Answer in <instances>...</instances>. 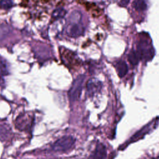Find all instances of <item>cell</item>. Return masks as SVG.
I'll list each match as a JSON object with an SVG mask.
<instances>
[{"label":"cell","mask_w":159,"mask_h":159,"mask_svg":"<svg viewBox=\"0 0 159 159\" xmlns=\"http://www.w3.org/2000/svg\"><path fill=\"white\" fill-rule=\"evenodd\" d=\"M140 59H143L146 61L151 60L155 54L154 49L149 41L145 38L140 40L137 45V50H136Z\"/></svg>","instance_id":"1"},{"label":"cell","mask_w":159,"mask_h":159,"mask_svg":"<svg viewBox=\"0 0 159 159\" xmlns=\"http://www.w3.org/2000/svg\"><path fill=\"white\" fill-rule=\"evenodd\" d=\"M84 78L85 76L84 75H79L73 80L68 93L70 101H75L80 98Z\"/></svg>","instance_id":"2"},{"label":"cell","mask_w":159,"mask_h":159,"mask_svg":"<svg viewBox=\"0 0 159 159\" xmlns=\"http://www.w3.org/2000/svg\"><path fill=\"white\" fill-rule=\"evenodd\" d=\"M75 142V139L71 135L63 136L56 140L52 148L55 152H65L70 149Z\"/></svg>","instance_id":"3"},{"label":"cell","mask_w":159,"mask_h":159,"mask_svg":"<svg viewBox=\"0 0 159 159\" xmlns=\"http://www.w3.org/2000/svg\"><path fill=\"white\" fill-rule=\"evenodd\" d=\"M85 29L81 22H68L66 25L65 32L70 37L76 38L82 35L84 32Z\"/></svg>","instance_id":"4"},{"label":"cell","mask_w":159,"mask_h":159,"mask_svg":"<svg viewBox=\"0 0 159 159\" xmlns=\"http://www.w3.org/2000/svg\"><path fill=\"white\" fill-rule=\"evenodd\" d=\"M158 119H155L152 120L150 123L147 124L145 126H143L142 129H140L139 131H137L135 134H134L128 140L127 144H129L132 142H135L141 139H142L146 134L149 133L152 129L155 128V126L157 124Z\"/></svg>","instance_id":"5"},{"label":"cell","mask_w":159,"mask_h":159,"mask_svg":"<svg viewBox=\"0 0 159 159\" xmlns=\"http://www.w3.org/2000/svg\"><path fill=\"white\" fill-rule=\"evenodd\" d=\"M63 50H60V54L61 59L66 65L74 66L78 64L79 60L77 55L72 51L63 48Z\"/></svg>","instance_id":"6"},{"label":"cell","mask_w":159,"mask_h":159,"mask_svg":"<svg viewBox=\"0 0 159 159\" xmlns=\"http://www.w3.org/2000/svg\"><path fill=\"white\" fill-rule=\"evenodd\" d=\"M32 117L29 114H22L16 119V125L17 128L21 130L29 129L32 124Z\"/></svg>","instance_id":"7"},{"label":"cell","mask_w":159,"mask_h":159,"mask_svg":"<svg viewBox=\"0 0 159 159\" xmlns=\"http://www.w3.org/2000/svg\"><path fill=\"white\" fill-rule=\"evenodd\" d=\"M107 156V150L106 146L99 143H98L94 151L89 155L88 159H106Z\"/></svg>","instance_id":"8"},{"label":"cell","mask_w":159,"mask_h":159,"mask_svg":"<svg viewBox=\"0 0 159 159\" xmlns=\"http://www.w3.org/2000/svg\"><path fill=\"white\" fill-rule=\"evenodd\" d=\"M102 84L101 83L97 80L96 79H90L88 80L86 88H87V93L89 96H92L95 93H98L101 88Z\"/></svg>","instance_id":"9"},{"label":"cell","mask_w":159,"mask_h":159,"mask_svg":"<svg viewBox=\"0 0 159 159\" xmlns=\"http://www.w3.org/2000/svg\"><path fill=\"white\" fill-rule=\"evenodd\" d=\"M115 67L118 76L120 78L124 77L128 72V66L125 61L123 60H119L115 64Z\"/></svg>","instance_id":"10"},{"label":"cell","mask_w":159,"mask_h":159,"mask_svg":"<svg viewBox=\"0 0 159 159\" xmlns=\"http://www.w3.org/2000/svg\"><path fill=\"white\" fill-rule=\"evenodd\" d=\"M128 60L132 65H137L140 59L137 51L132 49L128 54Z\"/></svg>","instance_id":"11"},{"label":"cell","mask_w":159,"mask_h":159,"mask_svg":"<svg viewBox=\"0 0 159 159\" xmlns=\"http://www.w3.org/2000/svg\"><path fill=\"white\" fill-rule=\"evenodd\" d=\"M82 14L80 11L75 10L68 17V22H80L81 21Z\"/></svg>","instance_id":"12"},{"label":"cell","mask_w":159,"mask_h":159,"mask_svg":"<svg viewBox=\"0 0 159 159\" xmlns=\"http://www.w3.org/2000/svg\"><path fill=\"white\" fill-rule=\"evenodd\" d=\"M66 11L64 8L58 7L53 11L52 14V16L53 19H58L63 17L66 15Z\"/></svg>","instance_id":"13"},{"label":"cell","mask_w":159,"mask_h":159,"mask_svg":"<svg viewBox=\"0 0 159 159\" xmlns=\"http://www.w3.org/2000/svg\"><path fill=\"white\" fill-rule=\"evenodd\" d=\"M132 5L135 9L139 11H143L147 9V4H146V2L144 1H142V0L134 1L132 3Z\"/></svg>","instance_id":"14"},{"label":"cell","mask_w":159,"mask_h":159,"mask_svg":"<svg viewBox=\"0 0 159 159\" xmlns=\"http://www.w3.org/2000/svg\"><path fill=\"white\" fill-rule=\"evenodd\" d=\"M10 27L6 24H1L0 25V40L3 39L7 35L11 32Z\"/></svg>","instance_id":"15"},{"label":"cell","mask_w":159,"mask_h":159,"mask_svg":"<svg viewBox=\"0 0 159 159\" xmlns=\"http://www.w3.org/2000/svg\"><path fill=\"white\" fill-rule=\"evenodd\" d=\"M9 73V69L6 61L0 57V75H7Z\"/></svg>","instance_id":"16"},{"label":"cell","mask_w":159,"mask_h":159,"mask_svg":"<svg viewBox=\"0 0 159 159\" xmlns=\"http://www.w3.org/2000/svg\"><path fill=\"white\" fill-rule=\"evenodd\" d=\"M13 6V2L10 0L0 1V7L4 9H9Z\"/></svg>","instance_id":"17"},{"label":"cell","mask_w":159,"mask_h":159,"mask_svg":"<svg viewBox=\"0 0 159 159\" xmlns=\"http://www.w3.org/2000/svg\"><path fill=\"white\" fill-rule=\"evenodd\" d=\"M4 80H3V78H2V75H0V85H2V84H4Z\"/></svg>","instance_id":"18"}]
</instances>
